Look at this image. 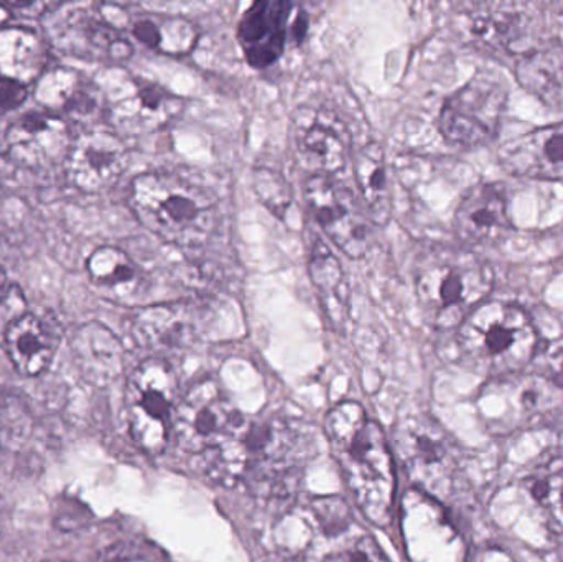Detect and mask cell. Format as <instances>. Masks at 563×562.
Here are the masks:
<instances>
[{"label": "cell", "mask_w": 563, "mask_h": 562, "mask_svg": "<svg viewBox=\"0 0 563 562\" xmlns=\"http://www.w3.org/2000/svg\"><path fill=\"white\" fill-rule=\"evenodd\" d=\"M324 434L357 508L371 524H389L396 474L380 426L367 418L363 406L344 401L328 412Z\"/></svg>", "instance_id": "6da1fadb"}, {"label": "cell", "mask_w": 563, "mask_h": 562, "mask_svg": "<svg viewBox=\"0 0 563 562\" xmlns=\"http://www.w3.org/2000/svg\"><path fill=\"white\" fill-rule=\"evenodd\" d=\"M476 36L492 45L508 46L521 30V15L512 12H486L476 15L472 26Z\"/></svg>", "instance_id": "1f68e13d"}, {"label": "cell", "mask_w": 563, "mask_h": 562, "mask_svg": "<svg viewBox=\"0 0 563 562\" xmlns=\"http://www.w3.org/2000/svg\"><path fill=\"white\" fill-rule=\"evenodd\" d=\"M542 376L551 379L554 385L563 389V346H559L554 352L549 353L545 359V372Z\"/></svg>", "instance_id": "d590c367"}, {"label": "cell", "mask_w": 563, "mask_h": 562, "mask_svg": "<svg viewBox=\"0 0 563 562\" xmlns=\"http://www.w3.org/2000/svg\"><path fill=\"white\" fill-rule=\"evenodd\" d=\"M253 185L261 203L271 213L279 218L287 213L291 205V188L284 175L273 168H256L253 174Z\"/></svg>", "instance_id": "4dcf8cb0"}, {"label": "cell", "mask_w": 563, "mask_h": 562, "mask_svg": "<svg viewBox=\"0 0 563 562\" xmlns=\"http://www.w3.org/2000/svg\"><path fill=\"white\" fill-rule=\"evenodd\" d=\"M495 283L488 263L465 251H435L416 274L417 297L433 326L459 329L485 302Z\"/></svg>", "instance_id": "5b68a950"}, {"label": "cell", "mask_w": 563, "mask_h": 562, "mask_svg": "<svg viewBox=\"0 0 563 562\" xmlns=\"http://www.w3.org/2000/svg\"><path fill=\"white\" fill-rule=\"evenodd\" d=\"M58 346L55 330L33 313L15 317L5 330V350L13 368L22 376L42 375Z\"/></svg>", "instance_id": "d6986e66"}, {"label": "cell", "mask_w": 563, "mask_h": 562, "mask_svg": "<svg viewBox=\"0 0 563 562\" xmlns=\"http://www.w3.org/2000/svg\"><path fill=\"white\" fill-rule=\"evenodd\" d=\"M318 520L327 530H340L346 527L347 511L343 502L336 498H320L313 507Z\"/></svg>", "instance_id": "836d02e7"}, {"label": "cell", "mask_w": 563, "mask_h": 562, "mask_svg": "<svg viewBox=\"0 0 563 562\" xmlns=\"http://www.w3.org/2000/svg\"><path fill=\"white\" fill-rule=\"evenodd\" d=\"M305 200L324 234L351 260H361L369 247V228L356 198L327 175H311L303 185Z\"/></svg>", "instance_id": "8fae6325"}, {"label": "cell", "mask_w": 563, "mask_h": 562, "mask_svg": "<svg viewBox=\"0 0 563 562\" xmlns=\"http://www.w3.org/2000/svg\"><path fill=\"white\" fill-rule=\"evenodd\" d=\"M314 452L310 428L295 419L273 416L246 422L241 434L220 454L208 459L221 478L243 482L266 495L290 491Z\"/></svg>", "instance_id": "7a4b0ae2"}, {"label": "cell", "mask_w": 563, "mask_h": 562, "mask_svg": "<svg viewBox=\"0 0 563 562\" xmlns=\"http://www.w3.org/2000/svg\"><path fill=\"white\" fill-rule=\"evenodd\" d=\"M5 274H3V271L0 269V300L3 299V296H5Z\"/></svg>", "instance_id": "8d00e7d4"}, {"label": "cell", "mask_w": 563, "mask_h": 562, "mask_svg": "<svg viewBox=\"0 0 563 562\" xmlns=\"http://www.w3.org/2000/svg\"><path fill=\"white\" fill-rule=\"evenodd\" d=\"M508 91L501 79L482 75L456 91L440 112V132L446 141L475 147L492 141L501 122Z\"/></svg>", "instance_id": "30bf717a"}, {"label": "cell", "mask_w": 563, "mask_h": 562, "mask_svg": "<svg viewBox=\"0 0 563 562\" xmlns=\"http://www.w3.org/2000/svg\"><path fill=\"white\" fill-rule=\"evenodd\" d=\"M308 276L323 297L327 310H338L344 306V274L338 257L323 241H314L308 257Z\"/></svg>", "instance_id": "f1b7e54d"}, {"label": "cell", "mask_w": 563, "mask_h": 562, "mask_svg": "<svg viewBox=\"0 0 563 562\" xmlns=\"http://www.w3.org/2000/svg\"><path fill=\"white\" fill-rule=\"evenodd\" d=\"M321 562H389L373 538L364 537Z\"/></svg>", "instance_id": "d6a6232c"}, {"label": "cell", "mask_w": 563, "mask_h": 562, "mask_svg": "<svg viewBox=\"0 0 563 562\" xmlns=\"http://www.w3.org/2000/svg\"><path fill=\"white\" fill-rule=\"evenodd\" d=\"M2 197H3V190H2V187H0V200H2Z\"/></svg>", "instance_id": "ab89813d"}, {"label": "cell", "mask_w": 563, "mask_h": 562, "mask_svg": "<svg viewBox=\"0 0 563 562\" xmlns=\"http://www.w3.org/2000/svg\"><path fill=\"white\" fill-rule=\"evenodd\" d=\"M129 164L124 142L106 131L82 134L66 157L68 178L85 194H99L111 188L124 175Z\"/></svg>", "instance_id": "7c38bea8"}, {"label": "cell", "mask_w": 563, "mask_h": 562, "mask_svg": "<svg viewBox=\"0 0 563 562\" xmlns=\"http://www.w3.org/2000/svg\"><path fill=\"white\" fill-rule=\"evenodd\" d=\"M184 99L154 82H137L111 106L115 128L129 134L161 131L184 111Z\"/></svg>", "instance_id": "2e32d148"}, {"label": "cell", "mask_w": 563, "mask_h": 562, "mask_svg": "<svg viewBox=\"0 0 563 562\" xmlns=\"http://www.w3.org/2000/svg\"><path fill=\"white\" fill-rule=\"evenodd\" d=\"M200 312L187 302L145 307L135 316L132 333L157 359L190 349L200 333Z\"/></svg>", "instance_id": "5bb4252c"}, {"label": "cell", "mask_w": 563, "mask_h": 562, "mask_svg": "<svg viewBox=\"0 0 563 562\" xmlns=\"http://www.w3.org/2000/svg\"><path fill=\"white\" fill-rule=\"evenodd\" d=\"M86 267L91 283L111 299L134 302L144 294L145 277L141 267L119 247H99L89 256Z\"/></svg>", "instance_id": "44dd1931"}, {"label": "cell", "mask_w": 563, "mask_h": 562, "mask_svg": "<svg viewBox=\"0 0 563 562\" xmlns=\"http://www.w3.org/2000/svg\"><path fill=\"white\" fill-rule=\"evenodd\" d=\"M45 62V46L32 30L0 29V76L25 85L42 76Z\"/></svg>", "instance_id": "603a6c76"}, {"label": "cell", "mask_w": 563, "mask_h": 562, "mask_svg": "<svg viewBox=\"0 0 563 562\" xmlns=\"http://www.w3.org/2000/svg\"><path fill=\"white\" fill-rule=\"evenodd\" d=\"M519 81L536 96L563 109V55L562 53H536L519 63Z\"/></svg>", "instance_id": "484cf974"}, {"label": "cell", "mask_w": 563, "mask_h": 562, "mask_svg": "<svg viewBox=\"0 0 563 562\" xmlns=\"http://www.w3.org/2000/svg\"><path fill=\"white\" fill-rule=\"evenodd\" d=\"M66 36L73 48L78 49V53H88L92 58L119 63L125 62L132 55L131 43L119 36L111 23L99 22L86 15L73 16Z\"/></svg>", "instance_id": "cb8c5ba5"}, {"label": "cell", "mask_w": 563, "mask_h": 562, "mask_svg": "<svg viewBox=\"0 0 563 562\" xmlns=\"http://www.w3.org/2000/svg\"><path fill=\"white\" fill-rule=\"evenodd\" d=\"M177 388L170 363L157 356L144 360L129 376V431L145 454L158 455L167 448L177 411Z\"/></svg>", "instance_id": "8992f818"}, {"label": "cell", "mask_w": 563, "mask_h": 562, "mask_svg": "<svg viewBox=\"0 0 563 562\" xmlns=\"http://www.w3.org/2000/svg\"><path fill=\"white\" fill-rule=\"evenodd\" d=\"M459 346L473 370L496 379L521 373L538 353L539 337L521 307L486 302L459 327Z\"/></svg>", "instance_id": "277c9868"}, {"label": "cell", "mask_w": 563, "mask_h": 562, "mask_svg": "<svg viewBox=\"0 0 563 562\" xmlns=\"http://www.w3.org/2000/svg\"><path fill=\"white\" fill-rule=\"evenodd\" d=\"M529 491L542 517L555 533H563V464L549 465L529 478Z\"/></svg>", "instance_id": "f546056e"}, {"label": "cell", "mask_w": 563, "mask_h": 562, "mask_svg": "<svg viewBox=\"0 0 563 562\" xmlns=\"http://www.w3.org/2000/svg\"><path fill=\"white\" fill-rule=\"evenodd\" d=\"M73 355L79 372L92 385H109L124 368L122 343L108 327L98 322L85 323L76 332Z\"/></svg>", "instance_id": "ffe728a7"}, {"label": "cell", "mask_w": 563, "mask_h": 562, "mask_svg": "<svg viewBox=\"0 0 563 562\" xmlns=\"http://www.w3.org/2000/svg\"><path fill=\"white\" fill-rule=\"evenodd\" d=\"M394 449L410 481L429 495L446 498L459 471V452L446 432L427 416H410L394 431Z\"/></svg>", "instance_id": "ba28073f"}, {"label": "cell", "mask_w": 563, "mask_h": 562, "mask_svg": "<svg viewBox=\"0 0 563 562\" xmlns=\"http://www.w3.org/2000/svg\"><path fill=\"white\" fill-rule=\"evenodd\" d=\"M298 147L327 174H336L346 165V141L333 125L324 122H311L298 137Z\"/></svg>", "instance_id": "83f0119b"}, {"label": "cell", "mask_w": 563, "mask_h": 562, "mask_svg": "<svg viewBox=\"0 0 563 562\" xmlns=\"http://www.w3.org/2000/svg\"><path fill=\"white\" fill-rule=\"evenodd\" d=\"M114 562H139V561H129V560H115Z\"/></svg>", "instance_id": "f35d334b"}, {"label": "cell", "mask_w": 563, "mask_h": 562, "mask_svg": "<svg viewBox=\"0 0 563 562\" xmlns=\"http://www.w3.org/2000/svg\"><path fill=\"white\" fill-rule=\"evenodd\" d=\"M485 393L483 409L498 432L536 428L554 418L563 406V389L542 375H511L496 378Z\"/></svg>", "instance_id": "9c48e42d"}, {"label": "cell", "mask_w": 563, "mask_h": 562, "mask_svg": "<svg viewBox=\"0 0 563 562\" xmlns=\"http://www.w3.org/2000/svg\"><path fill=\"white\" fill-rule=\"evenodd\" d=\"M501 162L511 174L522 177L563 178V122L509 142Z\"/></svg>", "instance_id": "e0dca14e"}, {"label": "cell", "mask_w": 563, "mask_h": 562, "mask_svg": "<svg viewBox=\"0 0 563 562\" xmlns=\"http://www.w3.org/2000/svg\"><path fill=\"white\" fill-rule=\"evenodd\" d=\"M134 35L167 55H188L197 45V29L184 19L139 20Z\"/></svg>", "instance_id": "4316f807"}, {"label": "cell", "mask_w": 563, "mask_h": 562, "mask_svg": "<svg viewBox=\"0 0 563 562\" xmlns=\"http://www.w3.org/2000/svg\"><path fill=\"white\" fill-rule=\"evenodd\" d=\"M13 161L26 168H46L68 157V125L58 115L29 112L16 119L5 134Z\"/></svg>", "instance_id": "4fadbf2b"}, {"label": "cell", "mask_w": 563, "mask_h": 562, "mask_svg": "<svg viewBox=\"0 0 563 562\" xmlns=\"http://www.w3.org/2000/svg\"><path fill=\"white\" fill-rule=\"evenodd\" d=\"M36 99L46 108L62 109L71 115H89L98 108L95 96L68 69H55L40 76Z\"/></svg>", "instance_id": "d4e9b609"}, {"label": "cell", "mask_w": 563, "mask_h": 562, "mask_svg": "<svg viewBox=\"0 0 563 562\" xmlns=\"http://www.w3.org/2000/svg\"><path fill=\"white\" fill-rule=\"evenodd\" d=\"M246 422L224 398L217 383L205 379L178 403L172 432L181 451L208 461L227 449Z\"/></svg>", "instance_id": "52a82bcc"}, {"label": "cell", "mask_w": 563, "mask_h": 562, "mask_svg": "<svg viewBox=\"0 0 563 562\" xmlns=\"http://www.w3.org/2000/svg\"><path fill=\"white\" fill-rule=\"evenodd\" d=\"M131 208L155 236L181 250L203 246L217 230L213 197L177 175L147 172L135 177Z\"/></svg>", "instance_id": "3957f363"}, {"label": "cell", "mask_w": 563, "mask_h": 562, "mask_svg": "<svg viewBox=\"0 0 563 562\" xmlns=\"http://www.w3.org/2000/svg\"><path fill=\"white\" fill-rule=\"evenodd\" d=\"M455 230L466 243L486 244L501 240L511 230V221L499 188L479 185L470 190L456 210Z\"/></svg>", "instance_id": "ac0fdd59"}, {"label": "cell", "mask_w": 563, "mask_h": 562, "mask_svg": "<svg viewBox=\"0 0 563 562\" xmlns=\"http://www.w3.org/2000/svg\"><path fill=\"white\" fill-rule=\"evenodd\" d=\"M354 175L371 220L379 227L389 223L393 217V187L386 154L379 144L371 142L357 152Z\"/></svg>", "instance_id": "7402d4cb"}, {"label": "cell", "mask_w": 563, "mask_h": 562, "mask_svg": "<svg viewBox=\"0 0 563 562\" xmlns=\"http://www.w3.org/2000/svg\"><path fill=\"white\" fill-rule=\"evenodd\" d=\"M9 19V10L5 7L0 5V29H3V23Z\"/></svg>", "instance_id": "74e56055"}, {"label": "cell", "mask_w": 563, "mask_h": 562, "mask_svg": "<svg viewBox=\"0 0 563 562\" xmlns=\"http://www.w3.org/2000/svg\"><path fill=\"white\" fill-rule=\"evenodd\" d=\"M291 9L290 2L263 0L244 12L238 25V40L253 68H267L280 58Z\"/></svg>", "instance_id": "9a60e30c"}, {"label": "cell", "mask_w": 563, "mask_h": 562, "mask_svg": "<svg viewBox=\"0 0 563 562\" xmlns=\"http://www.w3.org/2000/svg\"><path fill=\"white\" fill-rule=\"evenodd\" d=\"M26 98L25 85L0 76V114L19 108Z\"/></svg>", "instance_id": "e575fe53"}]
</instances>
